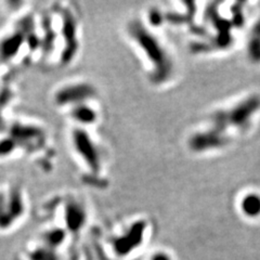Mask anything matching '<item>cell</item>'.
Here are the masks:
<instances>
[{
	"instance_id": "277c9868",
	"label": "cell",
	"mask_w": 260,
	"mask_h": 260,
	"mask_svg": "<svg viewBox=\"0 0 260 260\" xmlns=\"http://www.w3.org/2000/svg\"><path fill=\"white\" fill-rule=\"evenodd\" d=\"M151 260H170V258L164 254H157V255H154Z\"/></svg>"
},
{
	"instance_id": "6da1fadb",
	"label": "cell",
	"mask_w": 260,
	"mask_h": 260,
	"mask_svg": "<svg viewBox=\"0 0 260 260\" xmlns=\"http://www.w3.org/2000/svg\"><path fill=\"white\" fill-rule=\"evenodd\" d=\"M259 111L260 95L253 94L233 105L232 108L219 112L216 115V121L221 127L244 128L251 123Z\"/></svg>"
},
{
	"instance_id": "3957f363",
	"label": "cell",
	"mask_w": 260,
	"mask_h": 260,
	"mask_svg": "<svg viewBox=\"0 0 260 260\" xmlns=\"http://www.w3.org/2000/svg\"><path fill=\"white\" fill-rule=\"evenodd\" d=\"M240 208L242 213L249 218L260 216V194L257 192L246 193L241 199Z\"/></svg>"
},
{
	"instance_id": "7a4b0ae2",
	"label": "cell",
	"mask_w": 260,
	"mask_h": 260,
	"mask_svg": "<svg viewBox=\"0 0 260 260\" xmlns=\"http://www.w3.org/2000/svg\"><path fill=\"white\" fill-rule=\"evenodd\" d=\"M247 54L251 62L260 64V16L250 30L247 42Z\"/></svg>"
}]
</instances>
